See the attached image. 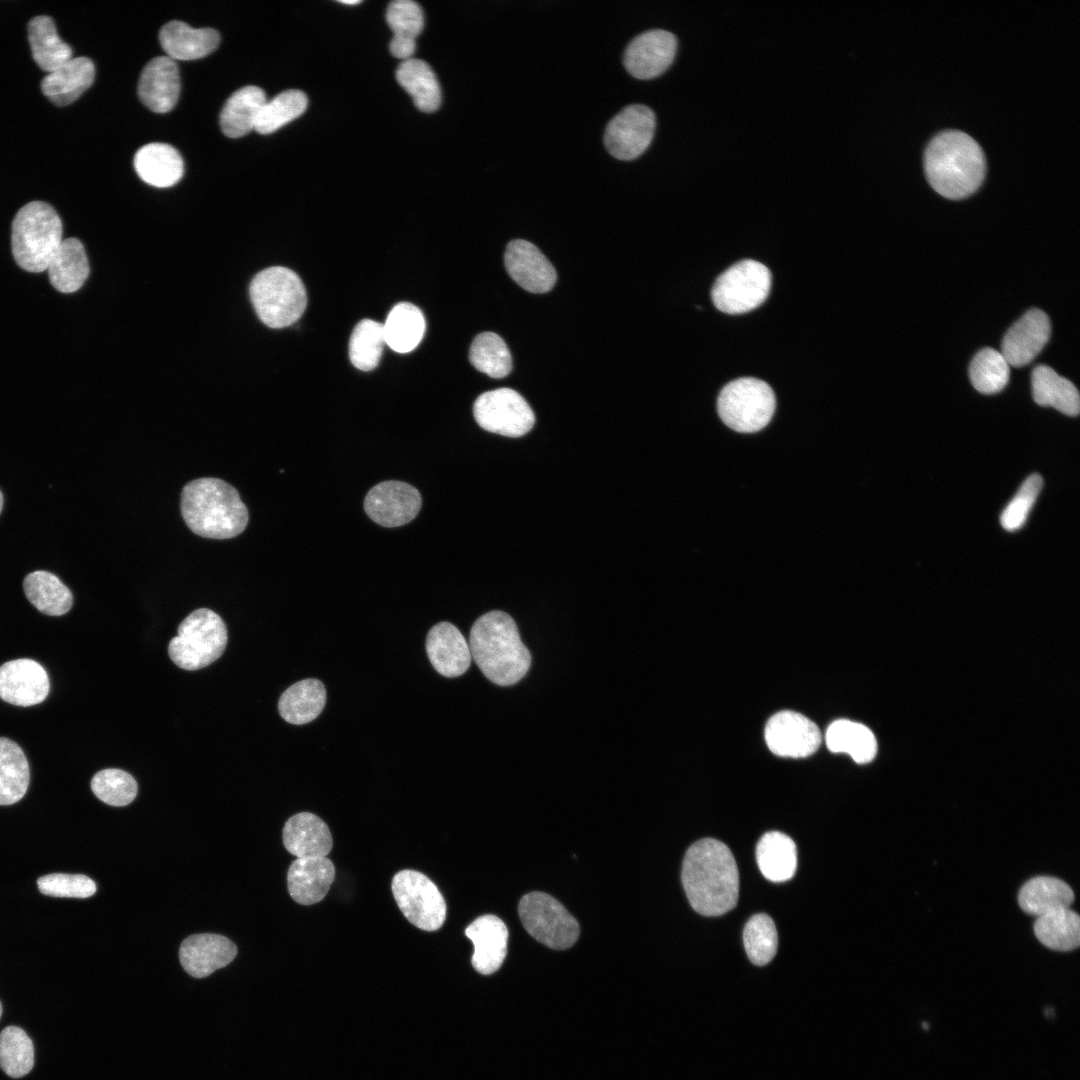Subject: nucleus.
I'll return each instance as SVG.
<instances>
[{"label": "nucleus", "mask_w": 1080, "mask_h": 1080, "mask_svg": "<svg viewBox=\"0 0 1080 1080\" xmlns=\"http://www.w3.org/2000/svg\"><path fill=\"white\" fill-rule=\"evenodd\" d=\"M681 879L692 908L701 915L719 916L737 903V865L730 849L719 840L701 839L688 848Z\"/></svg>", "instance_id": "f257e3e1"}, {"label": "nucleus", "mask_w": 1080, "mask_h": 1080, "mask_svg": "<svg viewBox=\"0 0 1080 1080\" xmlns=\"http://www.w3.org/2000/svg\"><path fill=\"white\" fill-rule=\"evenodd\" d=\"M468 644L477 666L496 685H513L530 668V653L506 612L494 610L480 616L471 628Z\"/></svg>", "instance_id": "f03ea898"}, {"label": "nucleus", "mask_w": 1080, "mask_h": 1080, "mask_svg": "<svg viewBox=\"0 0 1080 1080\" xmlns=\"http://www.w3.org/2000/svg\"><path fill=\"white\" fill-rule=\"evenodd\" d=\"M924 168L928 182L937 193L948 199H962L983 182L984 153L968 134L946 130L929 142Z\"/></svg>", "instance_id": "7ed1b4c3"}, {"label": "nucleus", "mask_w": 1080, "mask_h": 1080, "mask_svg": "<svg viewBox=\"0 0 1080 1080\" xmlns=\"http://www.w3.org/2000/svg\"><path fill=\"white\" fill-rule=\"evenodd\" d=\"M182 517L195 534L212 539H229L244 531L249 514L238 491L218 478L188 482L181 493Z\"/></svg>", "instance_id": "20e7f679"}, {"label": "nucleus", "mask_w": 1080, "mask_h": 1080, "mask_svg": "<svg viewBox=\"0 0 1080 1080\" xmlns=\"http://www.w3.org/2000/svg\"><path fill=\"white\" fill-rule=\"evenodd\" d=\"M62 240V221L48 203L32 201L16 213L11 247L16 264L23 270L45 271Z\"/></svg>", "instance_id": "39448f33"}, {"label": "nucleus", "mask_w": 1080, "mask_h": 1080, "mask_svg": "<svg viewBox=\"0 0 1080 1080\" xmlns=\"http://www.w3.org/2000/svg\"><path fill=\"white\" fill-rule=\"evenodd\" d=\"M250 299L259 319L270 328L294 324L304 313L307 294L291 269L273 266L259 272L250 284Z\"/></svg>", "instance_id": "423d86ee"}, {"label": "nucleus", "mask_w": 1080, "mask_h": 1080, "mask_svg": "<svg viewBox=\"0 0 1080 1080\" xmlns=\"http://www.w3.org/2000/svg\"><path fill=\"white\" fill-rule=\"evenodd\" d=\"M227 629L214 611L200 608L179 625L178 635L168 645L171 660L188 671L202 669L216 661L227 645Z\"/></svg>", "instance_id": "0eeeda50"}, {"label": "nucleus", "mask_w": 1080, "mask_h": 1080, "mask_svg": "<svg viewBox=\"0 0 1080 1080\" xmlns=\"http://www.w3.org/2000/svg\"><path fill=\"white\" fill-rule=\"evenodd\" d=\"M776 407L772 388L763 380L744 377L723 387L717 400L721 420L732 430L752 433L763 429Z\"/></svg>", "instance_id": "6e6552de"}, {"label": "nucleus", "mask_w": 1080, "mask_h": 1080, "mask_svg": "<svg viewBox=\"0 0 1080 1080\" xmlns=\"http://www.w3.org/2000/svg\"><path fill=\"white\" fill-rule=\"evenodd\" d=\"M770 287V270L758 261L746 259L733 264L716 279L712 301L724 313L742 314L760 306Z\"/></svg>", "instance_id": "1a4fd4ad"}, {"label": "nucleus", "mask_w": 1080, "mask_h": 1080, "mask_svg": "<svg viewBox=\"0 0 1080 1080\" xmlns=\"http://www.w3.org/2000/svg\"><path fill=\"white\" fill-rule=\"evenodd\" d=\"M520 920L526 931L545 946L564 950L578 939L579 924L566 908L544 892L524 895L518 905Z\"/></svg>", "instance_id": "9d476101"}, {"label": "nucleus", "mask_w": 1080, "mask_h": 1080, "mask_svg": "<svg viewBox=\"0 0 1080 1080\" xmlns=\"http://www.w3.org/2000/svg\"><path fill=\"white\" fill-rule=\"evenodd\" d=\"M391 887L399 909L411 924L425 931H435L443 925L446 902L426 875L402 870L394 875Z\"/></svg>", "instance_id": "9b49d317"}, {"label": "nucleus", "mask_w": 1080, "mask_h": 1080, "mask_svg": "<svg viewBox=\"0 0 1080 1080\" xmlns=\"http://www.w3.org/2000/svg\"><path fill=\"white\" fill-rule=\"evenodd\" d=\"M473 414L481 428L506 437H521L535 423V415L529 404L510 388L481 394L474 402Z\"/></svg>", "instance_id": "f8f14e48"}, {"label": "nucleus", "mask_w": 1080, "mask_h": 1080, "mask_svg": "<svg viewBox=\"0 0 1080 1080\" xmlns=\"http://www.w3.org/2000/svg\"><path fill=\"white\" fill-rule=\"evenodd\" d=\"M655 128L656 117L651 108L643 104L628 105L608 123L605 147L619 160H633L650 146Z\"/></svg>", "instance_id": "ddd939ff"}, {"label": "nucleus", "mask_w": 1080, "mask_h": 1080, "mask_svg": "<svg viewBox=\"0 0 1080 1080\" xmlns=\"http://www.w3.org/2000/svg\"><path fill=\"white\" fill-rule=\"evenodd\" d=\"M764 735L769 749L781 757H807L819 748L822 741L817 725L794 711L774 714L767 721Z\"/></svg>", "instance_id": "4468645a"}, {"label": "nucleus", "mask_w": 1080, "mask_h": 1080, "mask_svg": "<svg viewBox=\"0 0 1080 1080\" xmlns=\"http://www.w3.org/2000/svg\"><path fill=\"white\" fill-rule=\"evenodd\" d=\"M422 498L412 485L396 480L375 485L364 499L366 514L384 527H398L412 521L420 511Z\"/></svg>", "instance_id": "2eb2a0df"}, {"label": "nucleus", "mask_w": 1080, "mask_h": 1080, "mask_svg": "<svg viewBox=\"0 0 1080 1080\" xmlns=\"http://www.w3.org/2000/svg\"><path fill=\"white\" fill-rule=\"evenodd\" d=\"M677 46L676 36L669 31H645L632 39L626 47L623 55L624 67L637 79L656 78L671 66Z\"/></svg>", "instance_id": "dca6fc26"}, {"label": "nucleus", "mask_w": 1080, "mask_h": 1080, "mask_svg": "<svg viewBox=\"0 0 1080 1080\" xmlns=\"http://www.w3.org/2000/svg\"><path fill=\"white\" fill-rule=\"evenodd\" d=\"M46 670L36 661L21 658L0 666V698L17 706L43 702L49 693Z\"/></svg>", "instance_id": "f3484780"}, {"label": "nucleus", "mask_w": 1080, "mask_h": 1080, "mask_svg": "<svg viewBox=\"0 0 1080 1080\" xmlns=\"http://www.w3.org/2000/svg\"><path fill=\"white\" fill-rule=\"evenodd\" d=\"M1050 334L1051 323L1047 314L1037 308L1030 309L1006 332L1001 354L1009 366L1027 365L1047 344Z\"/></svg>", "instance_id": "a211bd4d"}, {"label": "nucleus", "mask_w": 1080, "mask_h": 1080, "mask_svg": "<svg viewBox=\"0 0 1080 1080\" xmlns=\"http://www.w3.org/2000/svg\"><path fill=\"white\" fill-rule=\"evenodd\" d=\"M504 262L510 277L531 293H546L555 285L554 267L534 244L526 240L509 242Z\"/></svg>", "instance_id": "6ab92c4d"}, {"label": "nucleus", "mask_w": 1080, "mask_h": 1080, "mask_svg": "<svg viewBox=\"0 0 1080 1080\" xmlns=\"http://www.w3.org/2000/svg\"><path fill=\"white\" fill-rule=\"evenodd\" d=\"M237 955V947L227 937L202 933L182 942L179 959L184 970L195 978H204L228 965Z\"/></svg>", "instance_id": "aec40b11"}, {"label": "nucleus", "mask_w": 1080, "mask_h": 1080, "mask_svg": "<svg viewBox=\"0 0 1080 1080\" xmlns=\"http://www.w3.org/2000/svg\"><path fill=\"white\" fill-rule=\"evenodd\" d=\"M180 74L175 60L157 56L143 68L138 81L141 102L156 113L174 108L180 94Z\"/></svg>", "instance_id": "412c9836"}, {"label": "nucleus", "mask_w": 1080, "mask_h": 1080, "mask_svg": "<svg viewBox=\"0 0 1080 1080\" xmlns=\"http://www.w3.org/2000/svg\"><path fill=\"white\" fill-rule=\"evenodd\" d=\"M426 652L434 669L449 678L464 674L471 664L469 644L449 622L434 625L426 637Z\"/></svg>", "instance_id": "4be33fe9"}, {"label": "nucleus", "mask_w": 1080, "mask_h": 1080, "mask_svg": "<svg viewBox=\"0 0 1080 1080\" xmlns=\"http://www.w3.org/2000/svg\"><path fill=\"white\" fill-rule=\"evenodd\" d=\"M465 935L474 945L471 962L475 970L483 975L497 971L507 954L508 929L505 923L495 915H483L467 926Z\"/></svg>", "instance_id": "5701e85b"}, {"label": "nucleus", "mask_w": 1080, "mask_h": 1080, "mask_svg": "<svg viewBox=\"0 0 1080 1080\" xmlns=\"http://www.w3.org/2000/svg\"><path fill=\"white\" fill-rule=\"evenodd\" d=\"M334 879V865L326 856L296 858L287 872L288 891L299 904H315L326 896Z\"/></svg>", "instance_id": "b1692460"}, {"label": "nucleus", "mask_w": 1080, "mask_h": 1080, "mask_svg": "<svg viewBox=\"0 0 1080 1080\" xmlns=\"http://www.w3.org/2000/svg\"><path fill=\"white\" fill-rule=\"evenodd\" d=\"M282 838L286 850L297 858L327 856L333 845L327 824L309 812L291 816L283 827Z\"/></svg>", "instance_id": "393cba45"}, {"label": "nucleus", "mask_w": 1080, "mask_h": 1080, "mask_svg": "<svg viewBox=\"0 0 1080 1080\" xmlns=\"http://www.w3.org/2000/svg\"><path fill=\"white\" fill-rule=\"evenodd\" d=\"M159 42L173 60H195L212 53L219 45L220 35L212 28H193L174 20L160 29Z\"/></svg>", "instance_id": "a878e982"}, {"label": "nucleus", "mask_w": 1080, "mask_h": 1080, "mask_svg": "<svg viewBox=\"0 0 1080 1080\" xmlns=\"http://www.w3.org/2000/svg\"><path fill=\"white\" fill-rule=\"evenodd\" d=\"M95 66L87 57L71 58L41 82L44 95L57 106H66L77 100L93 83Z\"/></svg>", "instance_id": "bb28decb"}, {"label": "nucleus", "mask_w": 1080, "mask_h": 1080, "mask_svg": "<svg viewBox=\"0 0 1080 1080\" xmlns=\"http://www.w3.org/2000/svg\"><path fill=\"white\" fill-rule=\"evenodd\" d=\"M134 168L147 184L166 188L178 183L184 173L180 153L166 143H148L139 148L134 156Z\"/></svg>", "instance_id": "cd10ccee"}, {"label": "nucleus", "mask_w": 1080, "mask_h": 1080, "mask_svg": "<svg viewBox=\"0 0 1080 1080\" xmlns=\"http://www.w3.org/2000/svg\"><path fill=\"white\" fill-rule=\"evenodd\" d=\"M48 277L51 285L61 293L79 290L89 275L85 248L77 238L62 240L49 261Z\"/></svg>", "instance_id": "c85d7f7f"}, {"label": "nucleus", "mask_w": 1080, "mask_h": 1080, "mask_svg": "<svg viewBox=\"0 0 1080 1080\" xmlns=\"http://www.w3.org/2000/svg\"><path fill=\"white\" fill-rule=\"evenodd\" d=\"M267 101L257 86L239 88L226 100L219 116L222 132L230 138L242 137L255 129L260 110Z\"/></svg>", "instance_id": "c756f323"}, {"label": "nucleus", "mask_w": 1080, "mask_h": 1080, "mask_svg": "<svg viewBox=\"0 0 1080 1080\" xmlns=\"http://www.w3.org/2000/svg\"><path fill=\"white\" fill-rule=\"evenodd\" d=\"M326 703V689L318 679H304L288 687L280 696L278 710L288 723L302 725L319 716Z\"/></svg>", "instance_id": "7c9ffc66"}, {"label": "nucleus", "mask_w": 1080, "mask_h": 1080, "mask_svg": "<svg viewBox=\"0 0 1080 1080\" xmlns=\"http://www.w3.org/2000/svg\"><path fill=\"white\" fill-rule=\"evenodd\" d=\"M386 20L393 31L391 54L403 61L412 58L416 49V38L424 26L420 5L411 0L393 1L387 8Z\"/></svg>", "instance_id": "2f4dec72"}, {"label": "nucleus", "mask_w": 1080, "mask_h": 1080, "mask_svg": "<svg viewBox=\"0 0 1080 1080\" xmlns=\"http://www.w3.org/2000/svg\"><path fill=\"white\" fill-rule=\"evenodd\" d=\"M1073 901L1072 888L1064 881L1050 876H1037L1028 880L1018 894L1021 909L1037 917L1069 908Z\"/></svg>", "instance_id": "473e14b6"}, {"label": "nucleus", "mask_w": 1080, "mask_h": 1080, "mask_svg": "<svg viewBox=\"0 0 1080 1080\" xmlns=\"http://www.w3.org/2000/svg\"><path fill=\"white\" fill-rule=\"evenodd\" d=\"M1031 386L1033 399L1038 405L1051 406L1068 416L1078 415L1080 398L1077 388L1051 367L1037 365L1031 373Z\"/></svg>", "instance_id": "72a5a7b5"}, {"label": "nucleus", "mask_w": 1080, "mask_h": 1080, "mask_svg": "<svg viewBox=\"0 0 1080 1080\" xmlns=\"http://www.w3.org/2000/svg\"><path fill=\"white\" fill-rule=\"evenodd\" d=\"M756 860L763 876L773 882L791 879L797 867L793 840L778 831L765 833L756 847Z\"/></svg>", "instance_id": "f704fd0d"}, {"label": "nucleus", "mask_w": 1080, "mask_h": 1080, "mask_svg": "<svg viewBox=\"0 0 1080 1080\" xmlns=\"http://www.w3.org/2000/svg\"><path fill=\"white\" fill-rule=\"evenodd\" d=\"M28 40L34 61L45 72H53L72 58V48L58 36L49 16L39 15L30 20Z\"/></svg>", "instance_id": "c9c22d12"}, {"label": "nucleus", "mask_w": 1080, "mask_h": 1080, "mask_svg": "<svg viewBox=\"0 0 1080 1080\" xmlns=\"http://www.w3.org/2000/svg\"><path fill=\"white\" fill-rule=\"evenodd\" d=\"M425 328L422 311L412 303L400 302L390 310L383 324L386 345L395 352L408 353L419 345Z\"/></svg>", "instance_id": "e433bc0d"}, {"label": "nucleus", "mask_w": 1080, "mask_h": 1080, "mask_svg": "<svg viewBox=\"0 0 1080 1080\" xmlns=\"http://www.w3.org/2000/svg\"><path fill=\"white\" fill-rule=\"evenodd\" d=\"M396 79L419 110L430 113L439 108L441 89L428 63L415 58L404 60L396 71Z\"/></svg>", "instance_id": "4c0bfd02"}, {"label": "nucleus", "mask_w": 1080, "mask_h": 1080, "mask_svg": "<svg viewBox=\"0 0 1080 1080\" xmlns=\"http://www.w3.org/2000/svg\"><path fill=\"white\" fill-rule=\"evenodd\" d=\"M825 741L831 752L847 753L859 764L870 762L877 751L872 731L861 723L846 719L836 720L829 725Z\"/></svg>", "instance_id": "58836bf2"}, {"label": "nucleus", "mask_w": 1080, "mask_h": 1080, "mask_svg": "<svg viewBox=\"0 0 1080 1080\" xmlns=\"http://www.w3.org/2000/svg\"><path fill=\"white\" fill-rule=\"evenodd\" d=\"M23 589L30 603L46 615L60 616L72 607L71 591L56 575L48 571L29 573L24 578Z\"/></svg>", "instance_id": "ea45409f"}, {"label": "nucleus", "mask_w": 1080, "mask_h": 1080, "mask_svg": "<svg viewBox=\"0 0 1080 1080\" xmlns=\"http://www.w3.org/2000/svg\"><path fill=\"white\" fill-rule=\"evenodd\" d=\"M29 781V764L23 750L14 741L0 737V805L21 800Z\"/></svg>", "instance_id": "a19ab883"}, {"label": "nucleus", "mask_w": 1080, "mask_h": 1080, "mask_svg": "<svg viewBox=\"0 0 1080 1080\" xmlns=\"http://www.w3.org/2000/svg\"><path fill=\"white\" fill-rule=\"evenodd\" d=\"M1034 933L1046 947L1070 951L1080 944V918L1070 908H1063L1037 917Z\"/></svg>", "instance_id": "79ce46f5"}, {"label": "nucleus", "mask_w": 1080, "mask_h": 1080, "mask_svg": "<svg viewBox=\"0 0 1080 1080\" xmlns=\"http://www.w3.org/2000/svg\"><path fill=\"white\" fill-rule=\"evenodd\" d=\"M469 360L478 371L492 378H503L512 370L510 351L504 340L493 332H483L475 337Z\"/></svg>", "instance_id": "37998d69"}, {"label": "nucleus", "mask_w": 1080, "mask_h": 1080, "mask_svg": "<svg viewBox=\"0 0 1080 1080\" xmlns=\"http://www.w3.org/2000/svg\"><path fill=\"white\" fill-rule=\"evenodd\" d=\"M385 345L383 324L363 319L354 327L349 340L350 361L359 370H373L380 361Z\"/></svg>", "instance_id": "c03bdc74"}, {"label": "nucleus", "mask_w": 1080, "mask_h": 1080, "mask_svg": "<svg viewBox=\"0 0 1080 1080\" xmlns=\"http://www.w3.org/2000/svg\"><path fill=\"white\" fill-rule=\"evenodd\" d=\"M308 104L304 92L286 90L266 101L258 115L255 129L259 134H270L301 116Z\"/></svg>", "instance_id": "a18cd8bd"}, {"label": "nucleus", "mask_w": 1080, "mask_h": 1080, "mask_svg": "<svg viewBox=\"0 0 1080 1080\" xmlns=\"http://www.w3.org/2000/svg\"><path fill=\"white\" fill-rule=\"evenodd\" d=\"M34 1065V1046L27 1033L18 1026H8L0 1032V1067L12 1078L27 1075Z\"/></svg>", "instance_id": "49530a36"}, {"label": "nucleus", "mask_w": 1080, "mask_h": 1080, "mask_svg": "<svg viewBox=\"0 0 1080 1080\" xmlns=\"http://www.w3.org/2000/svg\"><path fill=\"white\" fill-rule=\"evenodd\" d=\"M1010 366L1001 352L981 349L972 359L969 376L973 387L983 394H995L1009 381Z\"/></svg>", "instance_id": "de8ad7c7"}, {"label": "nucleus", "mask_w": 1080, "mask_h": 1080, "mask_svg": "<svg viewBox=\"0 0 1080 1080\" xmlns=\"http://www.w3.org/2000/svg\"><path fill=\"white\" fill-rule=\"evenodd\" d=\"M743 941L749 960L757 966L768 964L776 954L778 937L770 916L760 913L752 916L743 931Z\"/></svg>", "instance_id": "09e8293b"}, {"label": "nucleus", "mask_w": 1080, "mask_h": 1080, "mask_svg": "<svg viewBox=\"0 0 1080 1080\" xmlns=\"http://www.w3.org/2000/svg\"><path fill=\"white\" fill-rule=\"evenodd\" d=\"M91 789L102 802L116 807L130 804L137 795V782L128 772L108 768L97 772L91 780Z\"/></svg>", "instance_id": "8fccbe9b"}, {"label": "nucleus", "mask_w": 1080, "mask_h": 1080, "mask_svg": "<svg viewBox=\"0 0 1080 1080\" xmlns=\"http://www.w3.org/2000/svg\"><path fill=\"white\" fill-rule=\"evenodd\" d=\"M1042 485L1043 479L1038 474L1026 478L1001 514L1000 522L1005 530L1015 531L1025 523Z\"/></svg>", "instance_id": "3c124183"}, {"label": "nucleus", "mask_w": 1080, "mask_h": 1080, "mask_svg": "<svg viewBox=\"0 0 1080 1080\" xmlns=\"http://www.w3.org/2000/svg\"><path fill=\"white\" fill-rule=\"evenodd\" d=\"M39 891L52 897L88 898L96 892L95 882L86 875L52 873L38 878Z\"/></svg>", "instance_id": "603ef678"}, {"label": "nucleus", "mask_w": 1080, "mask_h": 1080, "mask_svg": "<svg viewBox=\"0 0 1080 1080\" xmlns=\"http://www.w3.org/2000/svg\"><path fill=\"white\" fill-rule=\"evenodd\" d=\"M339 2L342 3V4H347V5H356V4H359L361 1H359V0H341Z\"/></svg>", "instance_id": "864d4df0"}, {"label": "nucleus", "mask_w": 1080, "mask_h": 1080, "mask_svg": "<svg viewBox=\"0 0 1080 1080\" xmlns=\"http://www.w3.org/2000/svg\"><path fill=\"white\" fill-rule=\"evenodd\" d=\"M2 506H3V495H2V492L0 491V512L2 510Z\"/></svg>", "instance_id": "5fc2aeb1"}, {"label": "nucleus", "mask_w": 1080, "mask_h": 1080, "mask_svg": "<svg viewBox=\"0 0 1080 1080\" xmlns=\"http://www.w3.org/2000/svg\"><path fill=\"white\" fill-rule=\"evenodd\" d=\"M1 1015H2V1004L0 1002V1017H1Z\"/></svg>", "instance_id": "6e6d98bb"}]
</instances>
